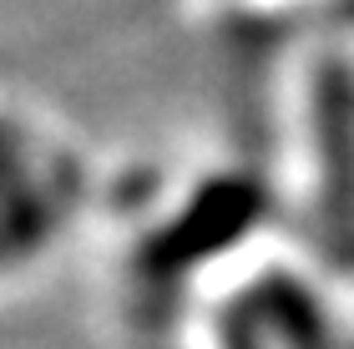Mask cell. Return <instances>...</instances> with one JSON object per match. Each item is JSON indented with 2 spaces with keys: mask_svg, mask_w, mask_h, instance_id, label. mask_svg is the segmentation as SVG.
<instances>
[{
  "mask_svg": "<svg viewBox=\"0 0 354 349\" xmlns=\"http://www.w3.org/2000/svg\"><path fill=\"white\" fill-rule=\"evenodd\" d=\"M263 213H268V193H263L259 178H248V172H218L142 243V268L152 279H177L198 263H213L243 233L259 228Z\"/></svg>",
  "mask_w": 354,
  "mask_h": 349,
  "instance_id": "obj_1",
  "label": "cell"
},
{
  "mask_svg": "<svg viewBox=\"0 0 354 349\" xmlns=\"http://www.w3.org/2000/svg\"><path fill=\"white\" fill-rule=\"evenodd\" d=\"M314 147H319V187L334 208H344L354 193V97L334 61L314 71Z\"/></svg>",
  "mask_w": 354,
  "mask_h": 349,
  "instance_id": "obj_2",
  "label": "cell"
},
{
  "mask_svg": "<svg viewBox=\"0 0 354 349\" xmlns=\"http://www.w3.org/2000/svg\"><path fill=\"white\" fill-rule=\"evenodd\" d=\"M238 304L259 319V329L279 334L283 349H329L324 314H319L314 294L304 289L299 279H288V274H263L243 299H238Z\"/></svg>",
  "mask_w": 354,
  "mask_h": 349,
  "instance_id": "obj_3",
  "label": "cell"
},
{
  "mask_svg": "<svg viewBox=\"0 0 354 349\" xmlns=\"http://www.w3.org/2000/svg\"><path fill=\"white\" fill-rule=\"evenodd\" d=\"M51 233V198L30 182V172L21 162V147L10 137V208H6V243H10V258L21 263L26 253H36Z\"/></svg>",
  "mask_w": 354,
  "mask_h": 349,
  "instance_id": "obj_4",
  "label": "cell"
},
{
  "mask_svg": "<svg viewBox=\"0 0 354 349\" xmlns=\"http://www.w3.org/2000/svg\"><path fill=\"white\" fill-rule=\"evenodd\" d=\"M263 329H259V319L243 309V304H228L223 309V319H218V344L223 349H263Z\"/></svg>",
  "mask_w": 354,
  "mask_h": 349,
  "instance_id": "obj_5",
  "label": "cell"
}]
</instances>
